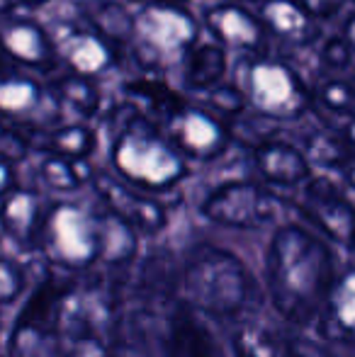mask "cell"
Wrapping results in <instances>:
<instances>
[{
	"mask_svg": "<svg viewBox=\"0 0 355 357\" xmlns=\"http://www.w3.org/2000/svg\"><path fill=\"white\" fill-rule=\"evenodd\" d=\"M266 275L278 314L294 326H309L336 278V260L331 248L307 229L282 226L270 241Z\"/></svg>",
	"mask_w": 355,
	"mask_h": 357,
	"instance_id": "cell-1",
	"label": "cell"
},
{
	"mask_svg": "<svg viewBox=\"0 0 355 357\" xmlns=\"http://www.w3.org/2000/svg\"><path fill=\"white\" fill-rule=\"evenodd\" d=\"M178 289L190 309L214 319H236L256 301V284L234 253L195 245L178 273Z\"/></svg>",
	"mask_w": 355,
	"mask_h": 357,
	"instance_id": "cell-2",
	"label": "cell"
},
{
	"mask_svg": "<svg viewBox=\"0 0 355 357\" xmlns=\"http://www.w3.org/2000/svg\"><path fill=\"white\" fill-rule=\"evenodd\" d=\"M109 155L119 178L146 192H168L188 175V158L142 112H132L122 122Z\"/></svg>",
	"mask_w": 355,
	"mask_h": 357,
	"instance_id": "cell-3",
	"label": "cell"
},
{
	"mask_svg": "<svg viewBox=\"0 0 355 357\" xmlns=\"http://www.w3.org/2000/svg\"><path fill=\"white\" fill-rule=\"evenodd\" d=\"M234 85L243 95V102L263 119L297 122L312 109V93L297 68L268 54L243 56Z\"/></svg>",
	"mask_w": 355,
	"mask_h": 357,
	"instance_id": "cell-4",
	"label": "cell"
},
{
	"mask_svg": "<svg viewBox=\"0 0 355 357\" xmlns=\"http://www.w3.org/2000/svg\"><path fill=\"white\" fill-rule=\"evenodd\" d=\"M105 229H107L105 209L98 212L76 202L49 204L39 248L52 265L66 270H86L103 263Z\"/></svg>",
	"mask_w": 355,
	"mask_h": 357,
	"instance_id": "cell-5",
	"label": "cell"
},
{
	"mask_svg": "<svg viewBox=\"0 0 355 357\" xmlns=\"http://www.w3.org/2000/svg\"><path fill=\"white\" fill-rule=\"evenodd\" d=\"M199 20L185 3H142L132 13L129 47L151 68H168L199 42ZM139 61V63H142Z\"/></svg>",
	"mask_w": 355,
	"mask_h": 357,
	"instance_id": "cell-6",
	"label": "cell"
},
{
	"mask_svg": "<svg viewBox=\"0 0 355 357\" xmlns=\"http://www.w3.org/2000/svg\"><path fill=\"white\" fill-rule=\"evenodd\" d=\"M0 117L27 132H47L63 122V109L49 83L0 54Z\"/></svg>",
	"mask_w": 355,
	"mask_h": 357,
	"instance_id": "cell-7",
	"label": "cell"
},
{
	"mask_svg": "<svg viewBox=\"0 0 355 357\" xmlns=\"http://www.w3.org/2000/svg\"><path fill=\"white\" fill-rule=\"evenodd\" d=\"M166 137L176 144L185 158L214 160L229 149L232 132L212 109L173 100L166 109Z\"/></svg>",
	"mask_w": 355,
	"mask_h": 357,
	"instance_id": "cell-8",
	"label": "cell"
},
{
	"mask_svg": "<svg viewBox=\"0 0 355 357\" xmlns=\"http://www.w3.org/2000/svg\"><path fill=\"white\" fill-rule=\"evenodd\" d=\"M280 197L258 183H227L217 188L199 209L209 221L229 229H258L280 214Z\"/></svg>",
	"mask_w": 355,
	"mask_h": 357,
	"instance_id": "cell-9",
	"label": "cell"
},
{
	"mask_svg": "<svg viewBox=\"0 0 355 357\" xmlns=\"http://www.w3.org/2000/svg\"><path fill=\"white\" fill-rule=\"evenodd\" d=\"M54 47H56L59 61L66 63L68 71L88 75V78H103L119 66V47L90 24L63 22L52 34Z\"/></svg>",
	"mask_w": 355,
	"mask_h": 357,
	"instance_id": "cell-10",
	"label": "cell"
},
{
	"mask_svg": "<svg viewBox=\"0 0 355 357\" xmlns=\"http://www.w3.org/2000/svg\"><path fill=\"white\" fill-rule=\"evenodd\" d=\"M0 54L39 73L61 68L52 32L29 15H0Z\"/></svg>",
	"mask_w": 355,
	"mask_h": 357,
	"instance_id": "cell-11",
	"label": "cell"
},
{
	"mask_svg": "<svg viewBox=\"0 0 355 357\" xmlns=\"http://www.w3.org/2000/svg\"><path fill=\"white\" fill-rule=\"evenodd\" d=\"M93 185L105 209L117 219H122L127 226H132L137 234L153 236L168 224L166 204L149 197V195H142V190L132 188L124 180H117L107 173H95Z\"/></svg>",
	"mask_w": 355,
	"mask_h": 357,
	"instance_id": "cell-12",
	"label": "cell"
},
{
	"mask_svg": "<svg viewBox=\"0 0 355 357\" xmlns=\"http://www.w3.org/2000/svg\"><path fill=\"white\" fill-rule=\"evenodd\" d=\"M204 27L209 29L217 44L227 52L241 56L268 54V32L261 17L243 3H219L204 10Z\"/></svg>",
	"mask_w": 355,
	"mask_h": 357,
	"instance_id": "cell-13",
	"label": "cell"
},
{
	"mask_svg": "<svg viewBox=\"0 0 355 357\" xmlns=\"http://www.w3.org/2000/svg\"><path fill=\"white\" fill-rule=\"evenodd\" d=\"M309 221L319 226L328 238H333L343 248H351L353 243V204L348 195L326 178L309 180L304 188V199L299 204Z\"/></svg>",
	"mask_w": 355,
	"mask_h": 357,
	"instance_id": "cell-14",
	"label": "cell"
},
{
	"mask_svg": "<svg viewBox=\"0 0 355 357\" xmlns=\"http://www.w3.org/2000/svg\"><path fill=\"white\" fill-rule=\"evenodd\" d=\"M49 202L37 190L13 188L0 197V226L20 250L39 248Z\"/></svg>",
	"mask_w": 355,
	"mask_h": 357,
	"instance_id": "cell-15",
	"label": "cell"
},
{
	"mask_svg": "<svg viewBox=\"0 0 355 357\" xmlns=\"http://www.w3.org/2000/svg\"><path fill=\"white\" fill-rule=\"evenodd\" d=\"M261 17L268 37L289 47H309L322 37L319 22L297 0H261Z\"/></svg>",
	"mask_w": 355,
	"mask_h": 357,
	"instance_id": "cell-16",
	"label": "cell"
},
{
	"mask_svg": "<svg viewBox=\"0 0 355 357\" xmlns=\"http://www.w3.org/2000/svg\"><path fill=\"white\" fill-rule=\"evenodd\" d=\"M319 335L333 343L351 345L353 331H355V284H353V270L346 268L341 278H333L328 287L324 304L317 314Z\"/></svg>",
	"mask_w": 355,
	"mask_h": 357,
	"instance_id": "cell-17",
	"label": "cell"
},
{
	"mask_svg": "<svg viewBox=\"0 0 355 357\" xmlns=\"http://www.w3.org/2000/svg\"><path fill=\"white\" fill-rule=\"evenodd\" d=\"M253 160H256L258 173L263 180L273 185H282V188H294V185L304 183L309 178V160L297 146L287 142H275L266 139L256 146L253 151Z\"/></svg>",
	"mask_w": 355,
	"mask_h": 357,
	"instance_id": "cell-18",
	"label": "cell"
},
{
	"mask_svg": "<svg viewBox=\"0 0 355 357\" xmlns=\"http://www.w3.org/2000/svg\"><path fill=\"white\" fill-rule=\"evenodd\" d=\"M163 357H217L207 331L199 326L190 306H176L168 319Z\"/></svg>",
	"mask_w": 355,
	"mask_h": 357,
	"instance_id": "cell-19",
	"label": "cell"
},
{
	"mask_svg": "<svg viewBox=\"0 0 355 357\" xmlns=\"http://www.w3.org/2000/svg\"><path fill=\"white\" fill-rule=\"evenodd\" d=\"M180 66H183V80L188 88L209 90L224 80V73H227V49H222L217 42H197L180 59Z\"/></svg>",
	"mask_w": 355,
	"mask_h": 357,
	"instance_id": "cell-20",
	"label": "cell"
},
{
	"mask_svg": "<svg viewBox=\"0 0 355 357\" xmlns=\"http://www.w3.org/2000/svg\"><path fill=\"white\" fill-rule=\"evenodd\" d=\"M49 85H52V90L56 93L63 114H66V109H71V112L78 114V119H90L100 112L103 95H100V88H98V83H95V78L68 71L63 75H56Z\"/></svg>",
	"mask_w": 355,
	"mask_h": 357,
	"instance_id": "cell-21",
	"label": "cell"
},
{
	"mask_svg": "<svg viewBox=\"0 0 355 357\" xmlns=\"http://www.w3.org/2000/svg\"><path fill=\"white\" fill-rule=\"evenodd\" d=\"M81 13L93 29L117 44H129L132 13L117 0H81Z\"/></svg>",
	"mask_w": 355,
	"mask_h": 357,
	"instance_id": "cell-22",
	"label": "cell"
},
{
	"mask_svg": "<svg viewBox=\"0 0 355 357\" xmlns=\"http://www.w3.org/2000/svg\"><path fill=\"white\" fill-rule=\"evenodd\" d=\"M93 175L95 173L88 165V158H63V155L47 153V158L39 165L42 183L56 192H76L93 180Z\"/></svg>",
	"mask_w": 355,
	"mask_h": 357,
	"instance_id": "cell-23",
	"label": "cell"
},
{
	"mask_svg": "<svg viewBox=\"0 0 355 357\" xmlns=\"http://www.w3.org/2000/svg\"><path fill=\"white\" fill-rule=\"evenodd\" d=\"M95 144H98V137L88 124H56V127L47 129L44 151L63 155V158H88L95 151Z\"/></svg>",
	"mask_w": 355,
	"mask_h": 357,
	"instance_id": "cell-24",
	"label": "cell"
},
{
	"mask_svg": "<svg viewBox=\"0 0 355 357\" xmlns=\"http://www.w3.org/2000/svg\"><path fill=\"white\" fill-rule=\"evenodd\" d=\"M61 357H117L98 331L68 328L59 333Z\"/></svg>",
	"mask_w": 355,
	"mask_h": 357,
	"instance_id": "cell-25",
	"label": "cell"
},
{
	"mask_svg": "<svg viewBox=\"0 0 355 357\" xmlns=\"http://www.w3.org/2000/svg\"><path fill=\"white\" fill-rule=\"evenodd\" d=\"M236 357H285V348L270 331L258 326H243L234 338Z\"/></svg>",
	"mask_w": 355,
	"mask_h": 357,
	"instance_id": "cell-26",
	"label": "cell"
},
{
	"mask_svg": "<svg viewBox=\"0 0 355 357\" xmlns=\"http://www.w3.org/2000/svg\"><path fill=\"white\" fill-rule=\"evenodd\" d=\"M24 287H27V275L13 260L0 258V306L13 304L22 296Z\"/></svg>",
	"mask_w": 355,
	"mask_h": 357,
	"instance_id": "cell-27",
	"label": "cell"
},
{
	"mask_svg": "<svg viewBox=\"0 0 355 357\" xmlns=\"http://www.w3.org/2000/svg\"><path fill=\"white\" fill-rule=\"evenodd\" d=\"M319 98L326 105L331 112L343 114V117H351L353 114V90L348 83L338 78H328L326 85L319 88Z\"/></svg>",
	"mask_w": 355,
	"mask_h": 357,
	"instance_id": "cell-28",
	"label": "cell"
},
{
	"mask_svg": "<svg viewBox=\"0 0 355 357\" xmlns=\"http://www.w3.org/2000/svg\"><path fill=\"white\" fill-rule=\"evenodd\" d=\"M29 151V142L22 134V129H17L15 124L5 122L0 117V155H5L8 160H22Z\"/></svg>",
	"mask_w": 355,
	"mask_h": 357,
	"instance_id": "cell-29",
	"label": "cell"
},
{
	"mask_svg": "<svg viewBox=\"0 0 355 357\" xmlns=\"http://www.w3.org/2000/svg\"><path fill=\"white\" fill-rule=\"evenodd\" d=\"M314 20H328L338 15V10L348 3V0H297Z\"/></svg>",
	"mask_w": 355,
	"mask_h": 357,
	"instance_id": "cell-30",
	"label": "cell"
},
{
	"mask_svg": "<svg viewBox=\"0 0 355 357\" xmlns=\"http://www.w3.org/2000/svg\"><path fill=\"white\" fill-rule=\"evenodd\" d=\"M285 357H333L324 345H317L312 340H292L285 348Z\"/></svg>",
	"mask_w": 355,
	"mask_h": 357,
	"instance_id": "cell-31",
	"label": "cell"
},
{
	"mask_svg": "<svg viewBox=\"0 0 355 357\" xmlns=\"http://www.w3.org/2000/svg\"><path fill=\"white\" fill-rule=\"evenodd\" d=\"M15 188V168L13 160H8L5 155H0V197H3L8 190Z\"/></svg>",
	"mask_w": 355,
	"mask_h": 357,
	"instance_id": "cell-32",
	"label": "cell"
},
{
	"mask_svg": "<svg viewBox=\"0 0 355 357\" xmlns=\"http://www.w3.org/2000/svg\"><path fill=\"white\" fill-rule=\"evenodd\" d=\"M129 3H185V0H129Z\"/></svg>",
	"mask_w": 355,
	"mask_h": 357,
	"instance_id": "cell-33",
	"label": "cell"
},
{
	"mask_svg": "<svg viewBox=\"0 0 355 357\" xmlns=\"http://www.w3.org/2000/svg\"><path fill=\"white\" fill-rule=\"evenodd\" d=\"M20 5H32V8H37V5H47L49 0H17Z\"/></svg>",
	"mask_w": 355,
	"mask_h": 357,
	"instance_id": "cell-34",
	"label": "cell"
},
{
	"mask_svg": "<svg viewBox=\"0 0 355 357\" xmlns=\"http://www.w3.org/2000/svg\"><path fill=\"white\" fill-rule=\"evenodd\" d=\"M229 3H243V5H248V3H261V0H229Z\"/></svg>",
	"mask_w": 355,
	"mask_h": 357,
	"instance_id": "cell-35",
	"label": "cell"
}]
</instances>
